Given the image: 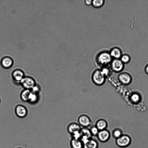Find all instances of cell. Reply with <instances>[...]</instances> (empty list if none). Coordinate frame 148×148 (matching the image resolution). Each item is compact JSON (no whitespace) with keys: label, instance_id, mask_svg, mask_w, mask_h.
I'll return each mask as SVG.
<instances>
[{"label":"cell","instance_id":"cell-12","mask_svg":"<svg viewBox=\"0 0 148 148\" xmlns=\"http://www.w3.org/2000/svg\"><path fill=\"white\" fill-rule=\"evenodd\" d=\"M81 128V127L78 123L72 122L68 125L67 129L68 132L71 135L75 132L80 131Z\"/></svg>","mask_w":148,"mask_h":148},{"label":"cell","instance_id":"cell-8","mask_svg":"<svg viewBox=\"0 0 148 148\" xmlns=\"http://www.w3.org/2000/svg\"><path fill=\"white\" fill-rule=\"evenodd\" d=\"M15 112L18 117L23 118L27 115L28 110L25 106L22 104H19L16 106L15 108Z\"/></svg>","mask_w":148,"mask_h":148},{"label":"cell","instance_id":"cell-20","mask_svg":"<svg viewBox=\"0 0 148 148\" xmlns=\"http://www.w3.org/2000/svg\"><path fill=\"white\" fill-rule=\"evenodd\" d=\"M130 99L131 101L133 103H138L140 100V95L137 93H134L131 96Z\"/></svg>","mask_w":148,"mask_h":148},{"label":"cell","instance_id":"cell-21","mask_svg":"<svg viewBox=\"0 0 148 148\" xmlns=\"http://www.w3.org/2000/svg\"><path fill=\"white\" fill-rule=\"evenodd\" d=\"M123 134L122 131L119 128H116L112 132V136L116 139L119 138Z\"/></svg>","mask_w":148,"mask_h":148},{"label":"cell","instance_id":"cell-4","mask_svg":"<svg viewBox=\"0 0 148 148\" xmlns=\"http://www.w3.org/2000/svg\"><path fill=\"white\" fill-rule=\"evenodd\" d=\"M34 79L32 77L25 76L20 83V84L24 89H31L36 84Z\"/></svg>","mask_w":148,"mask_h":148},{"label":"cell","instance_id":"cell-11","mask_svg":"<svg viewBox=\"0 0 148 148\" xmlns=\"http://www.w3.org/2000/svg\"><path fill=\"white\" fill-rule=\"evenodd\" d=\"M14 62L13 59L12 57L9 56H5L1 59L0 64L3 68L8 69L13 66Z\"/></svg>","mask_w":148,"mask_h":148},{"label":"cell","instance_id":"cell-10","mask_svg":"<svg viewBox=\"0 0 148 148\" xmlns=\"http://www.w3.org/2000/svg\"><path fill=\"white\" fill-rule=\"evenodd\" d=\"M118 78L121 83L125 85L129 84L132 81L131 75L129 73L126 72L122 73L119 74Z\"/></svg>","mask_w":148,"mask_h":148},{"label":"cell","instance_id":"cell-14","mask_svg":"<svg viewBox=\"0 0 148 148\" xmlns=\"http://www.w3.org/2000/svg\"><path fill=\"white\" fill-rule=\"evenodd\" d=\"M98 146L97 141L92 138L83 144V148H98Z\"/></svg>","mask_w":148,"mask_h":148},{"label":"cell","instance_id":"cell-19","mask_svg":"<svg viewBox=\"0 0 148 148\" xmlns=\"http://www.w3.org/2000/svg\"><path fill=\"white\" fill-rule=\"evenodd\" d=\"M80 132L81 136H87L89 138H92V136L91 134L90 129L88 127L82 128Z\"/></svg>","mask_w":148,"mask_h":148},{"label":"cell","instance_id":"cell-2","mask_svg":"<svg viewBox=\"0 0 148 148\" xmlns=\"http://www.w3.org/2000/svg\"><path fill=\"white\" fill-rule=\"evenodd\" d=\"M112 57L109 53L104 52L100 53L97 57L96 62L101 68L108 66L112 61Z\"/></svg>","mask_w":148,"mask_h":148},{"label":"cell","instance_id":"cell-17","mask_svg":"<svg viewBox=\"0 0 148 148\" xmlns=\"http://www.w3.org/2000/svg\"><path fill=\"white\" fill-rule=\"evenodd\" d=\"M31 91L30 90L24 89L20 94V97L23 101L28 102Z\"/></svg>","mask_w":148,"mask_h":148},{"label":"cell","instance_id":"cell-24","mask_svg":"<svg viewBox=\"0 0 148 148\" xmlns=\"http://www.w3.org/2000/svg\"><path fill=\"white\" fill-rule=\"evenodd\" d=\"M30 90L32 92L39 94L41 91V88L39 85L36 84Z\"/></svg>","mask_w":148,"mask_h":148},{"label":"cell","instance_id":"cell-23","mask_svg":"<svg viewBox=\"0 0 148 148\" xmlns=\"http://www.w3.org/2000/svg\"><path fill=\"white\" fill-rule=\"evenodd\" d=\"M120 60L124 64H126L130 62L131 58L129 55L125 54L121 56Z\"/></svg>","mask_w":148,"mask_h":148},{"label":"cell","instance_id":"cell-18","mask_svg":"<svg viewBox=\"0 0 148 148\" xmlns=\"http://www.w3.org/2000/svg\"><path fill=\"white\" fill-rule=\"evenodd\" d=\"M70 145L71 148H83V144L80 140L71 138Z\"/></svg>","mask_w":148,"mask_h":148},{"label":"cell","instance_id":"cell-7","mask_svg":"<svg viewBox=\"0 0 148 148\" xmlns=\"http://www.w3.org/2000/svg\"><path fill=\"white\" fill-rule=\"evenodd\" d=\"M25 76L23 71L18 69L14 70L11 74V77L13 80L15 82L19 84Z\"/></svg>","mask_w":148,"mask_h":148},{"label":"cell","instance_id":"cell-27","mask_svg":"<svg viewBox=\"0 0 148 148\" xmlns=\"http://www.w3.org/2000/svg\"><path fill=\"white\" fill-rule=\"evenodd\" d=\"M92 1L91 0H86L84 1L85 4L87 5H92Z\"/></svg>","mask_w":148,"mask_h":148},{"label":"cell","instance_id":"cell-25","mask_svg":"<svg viewBox=\"0 0 148 148\" xmlns=\"http://www.w3.org/2000/svg\"><path fill=\"white\" fill-rule=\"evenodd\" d=\"M90 130L91 135L93 136H97L99 131L95 125L91 127Z\"/></svg>","mask_w":148,"mask_h":148},{"label":"cell","instance_id":"cell-28","mask_svg":"<svg viewBox=\"0 0 148 148\" xmlns=\"http://www.w3.org/2000/svg\"><path fill=\"white\" fill-rule=\"evenodd\" d=\"M145 70L146 73L148 75V64L146 65Z\"/></svg>","mask_w":148,"mask_h":148},{"label":"cell","instance_id":"cell-5","mask_svg":"<svg viewBox=\"0 0 148 148\" xmlns=\"http://www.w3.org/2000/svg\"><path fill=\"white\" fill-rule=\"evenodd\" d=\"M78 123L82 127H88L92 124L91 119L88 115L83 114L79 115L77 119Z\"/></svg>","mask_w":148,"mask_h":148},{"label":"cell","instance_id":"cell-6","mask_svg":"<svg viewBox=\"0 0 148 148\" xmlns=\"http://www.w3.org/2000/svg\"><path fill=\"white\" fill-rule=\"evenodd\" d=\"M124 68V64L119 59H114L111 62L110 68L115 72H120L123 70Z\"/></svg>","mask_w":148,"mask_h":148},{"label":"cell","instance_id":"cell-3","mask_svg":"<svg viewBox=\"0 0 148 148\" xmlns=\"http://www.w3.org/2000/svg\"><path fill=\"white\" fill-rule=\"evenodd\" d=\"M131 142L130 137L126 134H123L119 138L116 139V143L120 147H125L129 146Z\"/></svg>","mask_w":148,"mask_h":148},{"label":"cell","instance_id":"cell-13","mask_svg":"<svg viewBox=\"0 0 148 148\" xmlns=\"http://www.w3.org/2000/svg\"><path fill=\"white\" fill-rule=\"evenodd\" d=\"M106 121L103 119H100L96 122L95 125L99 131L106 129L108 126Z\"/></svg>","mask_w":148,"mask_h":148},{"label":"cell","instance_id":"cell-16","mask_svg":"<svg viewBox=\"0 0 148 148\" xmlns=\"http://www.w3.org/2000/svg\"><path fill=\"white\" fill-rule=\"evenodd\" d=\"M39 99V94L34 93L31 91L28 102L31 104H35L38 102Z\"/></svg>","mask_w":148,"mask_h":148},{"label":"cell","instance_id":"cell-15","mask_svg":"<svg viewBox=\"0 0 148 148\" xmlns=\"http://www.w3.org/2000/svg\"><path fill=\"white\" fill-rule=\"evenodd\" d=\"M109 53L112 57L116 59H119L122 56L121 50L116 47L113 48Z\"/></svg>","mask_w":148,"mask_h":148},{"label":"cell","instance_id":"cell-29","mask_svg":"<svg viewBox=\"0 0 148 148\" xmlns=\"http://www.w3.org/2000/svg\"><path fill=\"white\" fill-rule=\"evenodd\" d=\"M0 102H1V100H0Z\"/></svg>","mask_w":148,"mask_h":148},{"label":"cell","instance_id":"cell-22","mask_svg":"<svg viewBox=\"0 0 148 148\" xmlns=\"http://www.w3.org/2000/svg\"><path fill=\"white\" fill-rule=\"evenodd\" d=\"M104 3V1L103 0H94L92 1V5L95 8H99L102 7Z\"/></svg>","mask_w":148,"mask_h":148},{"label":"cell","instance_id":"cell-26","mask_svg":"<svg viewBox=\"0 0 148 148\" xmlns=\"http://www.w3.org/2000/svg\"><path fill=\"white\" fill-rule=\"evenodd\" d=\"M71 138L76 139L80 140L81 137V134L80 131L75 132L71 135Z\"/></svg>","mask_w":148,"mask_h":148},{"label":"cell","instance_id":"cell-1","mask_svg":"<svg viewBox=\"0 0 148 148\" xmlns=\"http://www.w3.org/2000/svg\"><path fill=\"white\" fill-rule=\"evenodd\" d=\"M91 79L95 85L100 86L103 85L106 82V77L100 69L95 70L91 75Z\"/></svg>","mask_w":148,"mask_h":148},{"label":"cell","instance_id":"cell-9","mask_svg":"<svg viewBox=\"0 0 148 148\" xmlns=\"http://www.w3.org/2000/svg\"><path fill=\"white\" fill-rule=\"evenodd\" d=\"M97 137L100 142L105 143L110 139V132L106 129L99 131Z\"/></svg>","mask_w":148,"mask_h":148}]
</instances>
